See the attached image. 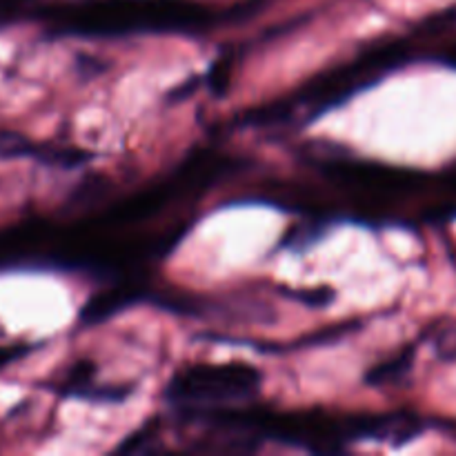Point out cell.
I'll list each match as a JSON object with an SVG mask.
<instances>
[{
  "instance_id": "cell-2",
  "label": "cell",
  "mask_w": 456,
  "mask_h": 456,
  "mask_svg": "<svg viewBox=\"0 0 456 456\" xmlns=\"http://www.w3.org/2000/svg\"><path fill=\"white\" fill-rule=\"evenodd\" d=\"M261 386V377L249 365H214V368H187L174 377L167 387L172 403L225 405L252 399Z\"/></svg>"
},
{
  "instance_id": "cell-1",
  "label": "cell",
  "mask_w": 456,
  "mask_h": 456,
  "mask_svg": "<svg viewBox=\"0 0 456 456\" xmlns=\"http://www.w3.org/2000/svg\"><path fill=\"white\" fill-rule=\"evenodd\" d=\"M58 29L114 36L145 29H196L209 22L208 9L191 0H92L53 13Z\"/></svg>"
},
{
  "instance_id": "cell-3",
  "label": "cell",
  "mask_w": 456,
  "mask_h": 456,
  "mask_svg": "<svg viewBox=\"0 0 456 456\" xmlns=\"http://www.w3.org/2000/svg\"><path fill=\"white\" fill-rule=\"evenodd\" d=\"M22 352H25V347H0V368H4V365L12 363V361H16Z\"/></svg>"
}]
</instances>
